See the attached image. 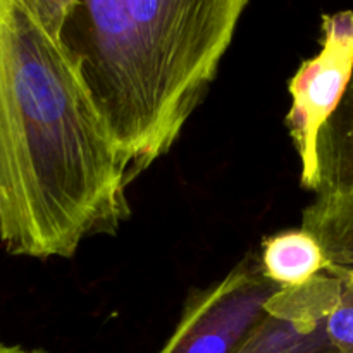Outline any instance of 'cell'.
I'll list each match as a JSON object with an SVG mask.
<instances>
[{
	"instance_id": "cell-1",
	"label": "cell",
	"mask_w": 353,
	"mask_h": 353,
	"mask_svg": "<svg viewBox=\"0 0 353 353\" xmlns=\"http://www.w3.org/2000/svg\"><path fill=\"white\" fill-rule=\"evenodd\" d=\"M126 169L61 38L0 0V243L71 259L130 219Z\"/></svg>"
},
{
	"instance_id": "cell-2",
	"label": "cell",
	"mask_w": 353,
	"mask_h": 353,
	"mask_svg": "<svg viewBox=\"0 0 353 353\" xmlns=\"http://www.w3.org/2000/svg\"><path fill=\"white\" fill-rule=\"evenodd\" d=\"M248 0H76L62 30L131 186L205 99Z\"/></svg>"
},
{
	"instance_id": "cell-3",
	"label": "cell",
	"mask_w": 353,
	"mask_h": 353,
	"mask_svg": "<svg viewBox=\"0 0 353 353\" xmlns=\"http://www.w3.org/2000/svg\"><path fill=\"white\" fill-rule=\"evenodd\" d=\"M314 199L302 212V230L316 238L326 271L353 269V71L340 103L316 141Z\"/></svg>"
},
{
	"instance_id": "cell-4",
	"label": "cell",
	"mask_w": 353,
	"mask_h": 353,
	"mask_svg": "<svg viewBox=\"0 0 353 353\" xmlns=\"http://www.w3.org/2000/svg\"><path fill=\"white\" fill-rule=\"evenodd\" d=\"M278 288L261 262L247 259L226 278L192 293L159 353H234L265 316V303Z\"/></svg>"
},
{
	"instance_id": "cell-5",
	"label": "cell",
	"mask_w": 353,
	"mask_h": 353,
	"mask_svg": "<svg viewBox=\"0 0 353 353\" xmlns=\"http://www.w3.org/2000/svg\"><path fill=\"white\" fill-rule=\"evenodd\" d=\"M352 71L353 12L324 14L321 52L290 79L292 109L285 119L302 164L300 181L309 192L316 179L317 133L340 103Z\"/></svg>"
},
{
	"instance_id": "cell-6",
	"label": "cell",
	"mask_w": 353,
	"mask_h": 353,
	"mask_svg": "<svg viewBox=\"0 0 353 353\" xmlns=\"http://www.w3.org/2000/svg\"><path fill=\"white\" fill-rule=\"evenodd\" d=\"M259 262L265 278L279 286L305 285L327 269L323 248L302 228L268 238Z\"/></svg>"
},
{
	"instance_id": "cell-7",
	"label": "cell",
	"mask_w": 353,
	"mask_h": 353,
	"mask_svg": "<svg viewBox=\"0 0 353 353\" xmlns=\"http://www.w3.org/2000/svg\"><path fill=\"white\" fill-rule=\"evenodd\" d=\"M324 324L326 319L265 312L234 353H338Z\"/></svg>"
},
{
	"instance_id": "cell-8",
	"label": "cell",
	"mask_w": 353,
	"mask_h": 353,
	"mask_svg": "<svg viewBox=\"0 0 353 353\" xmlns=\"http://www.w3.org/2000/svg\"><path fill=\"white\" fill-rule=\"evenodd\" d=\"M340 276V299L333 312L327 316L324 331L338 353H353V269L330 271Z\"/></svg>"
},
{
	"instance_id": "cell-9",
	"label": "cell",
	"mask_w": 353,
	"mask_h": 353,
	"mask_svg": "<svg viewBox=\"0 0 353 353\" xmlns=\"http://www.w3.org/2000/svg\"><path fill=\"white\" fill-rule=\"evenodd\" d=\"M50 33L62 40V30L74 9L76 0H23Z\"/></svg>"
},
{
	"instance_id": "cell-10",
	"label": "cell",
	"mask_w": 353,
	"mask_h": 353,
	"mask_svg": "<svg viewBox=\"0 0 353 353\" xmlns=\"http://www.w3.org/2000/svg\"><path fill=\"white\" fill-rule=\"evenodd\" d=\"M0 353H45V352L30 350V348L21 347V345H10V343H6L3 340H0Z\"/></svg>"
}]
</instances>
